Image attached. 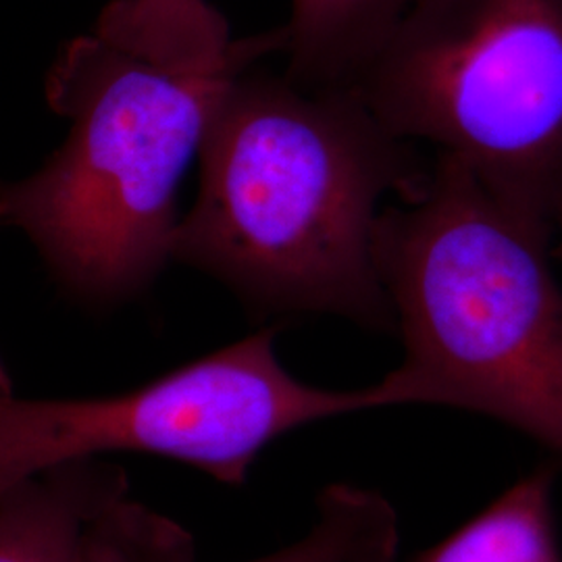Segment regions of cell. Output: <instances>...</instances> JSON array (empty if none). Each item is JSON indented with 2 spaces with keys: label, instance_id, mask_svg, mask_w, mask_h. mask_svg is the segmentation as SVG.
Segmentation results:
<instances>
[{
  "label": "cell",
  "instance_id": "obj_1",
  "mask_svg": "<svg viewBox=\"0 0 562 562\" xmlns=\"http://www.w3.org/2000/svg\"><path fill=\"white\" fill-rule=\"evenodd\" d=\"M199 162L171 261L222 281L259 317L323 313L394 331L375 225L427 167L352 88L308 90L252 65L225 88Z\"/></svg>",
  "mask_w": 562,
  "mask_h": 562
},
{
  "label": "cell",
  "instance_id": "obj_2",
  "mask_svg": "<svg viewBox=\"0 0 562 562\" xmlns=\"http://www.w3.org/2000/svg\"><path fill=\"white\" fill-rule=\"evenodd\" d=\"M554 236L436 153L385 204L373 259L404 357L380 408L429 404L504 423L562 459V288Z\"/></svg>",
  "mask_w": 562,
  "mask_h": 562
},
{
  "label": "cell",
  "instance_id": "obj_3",
  "mask_svg": "<svg viewBox=\"0 0 562 562\" xmlns=\"http://www.w3.org/2000/svg\"><path fill=\"white\" fill-rule=\"evenodd\" d=\"M248 67L181 74L94 34L63 44L44 94L69 134L38 171L0 183V225L30 238L80 306L138 299L171 261L181 181L225 88Z\"/></svg>",
  "mask_w": 562,
  "mask_h": 562
},
{
  "label": "cell",
  "instance_id": "obj_4",
  "mask_svg": "<svg viewBox=\"0 0 562 562\" xmlns=\"http://www.w3.org/2000/svg\"><path fill=\"white\" fill-rule=\"evenodd\" d=\"M352 90L550 236L562 217V0H413Z\"/></svg>",
  "mask_w": 562,
  "mask_h": 562
},
{
  "label": "cell",
  "instance_id": "obj_5",
  "mask_svg": "<svg viewBox=\"0 0 562 562\" xmlns=\"http://www.w3.org/2000/svg\"><path fill=\"white\" fill-rule=\"evenodd\" d=\"M273 327L144 383L92 398L15 394L0 362V494L59 464L138 452L241 485L269 443L304 425L380 408L373 385L325 390L294 378Z\"/></svg>",
  "mask_w": 562,
  "mask_h": 562
},
{
  "label": "cell",
  "instance_id": "obj_6",
  "mask_svg": "<svg viewBox=\"0 0 562 562\" xmlns=\"http://www.w3.org/2000/svg\"><path fill=\"white\" fill-rule=\"evenodd\" d=\"M398 517L380 492L334 483L317 498V522L299 540L250 562H394ZM88 562H199L192 533L130 494L90 522Z\"/></svg>",
  "mask_w": 562,
  "mask_h": 562
},
{
  "label": "cell",
  "instance_id": "obj_7",
  "mask_svg": "<svg viewBox=\"0 0 562 562\" xmlns=\"http://www.w3.org/2000/svg\"><path fill=\"white\" fill-rule=\"evenodd\" d=\"M130 494L117 464H59L0 494V562H88V527Z\"/></svg>",
  "mask_w": 562,
  "mask_h": 562
},
{
  "label": "cell",
  "instance_id": "obj_8",
  "mask_svg": "<svg viewBox=\"0 0 562 562\" xmlns=\"http://www.w3.org/2000/svg\"><path fill=\"white\" fill-rule=\"evenodd\" d=\"M94 36L140 59L181 74H217L283 53V25L234 41L209 0H111Z\"/></svg>",
  "mask_w": 562,
  "mask_h": 562
},
{
  "label": "cell",
  "instance_id": "obj_9",
  "mask_svg": "<svg viewBox=\"0 0 562 562\" xmlns=\"http://www.w3.org/2000/svg\"><path fill=\"white\" fill-rule=\"evenodd\" d=\"M413 0H292L283 76L308 90L352 88Z\"/></svg>",
  "mask_w": 562,
  "mask_h": 562
},
{
  "label": "cell",
  "instance_id": "obj_10",
  "mask_svg": "<svg viewBox=\"0 0 562 562\" xmlns=\"http://www.w3.org/2000/svg\"><path fill=\"white\" fill-rule=\"evenodd\" d=\"M554 480V464L538 467L452 536L408 562H562Z\"/></svg>",
  "mask_w": 562,
  "mask_h": 562
},
{
  "label": "cell",
  "instance_id": "obj_11",
  "mask_svg": "<svg viewBox=\"0 0 562 562\" xmlns=\"http://www.w3.org/2000/svg\"><path fill=\"white\" fill-rule=\"evenodd\" d=\"M552 255L554 259H562V217L557 225V234H554V244H552Z\"/></svg>",
  "mask_w": 562,
  "mask_h": 562
}]
</instances>
